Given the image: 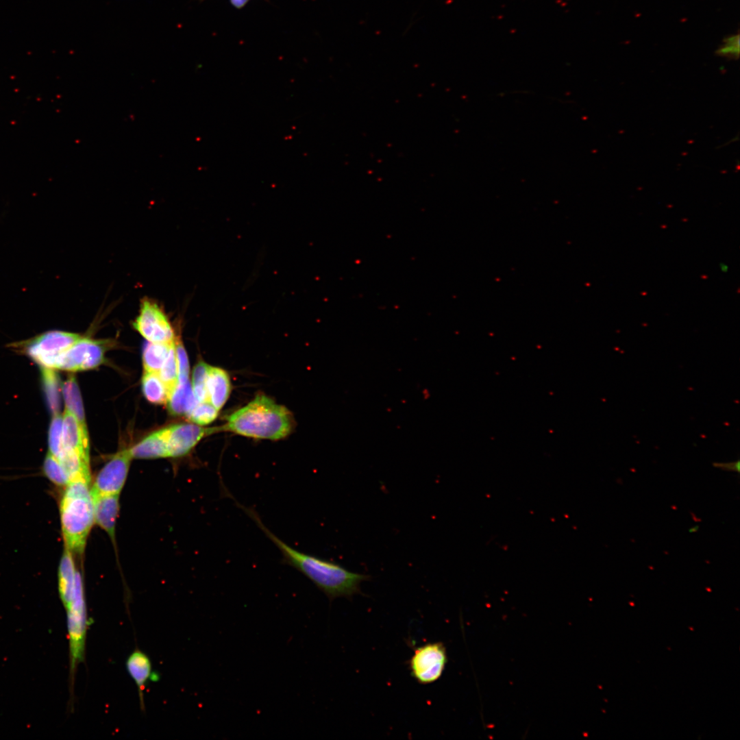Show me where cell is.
Listing matches in <instances>:
<instances>
[{
  "label": "cell",
  "instance_id": "1",
  "mask_svg": "<svg viewBox=\"0 0 740 740\" xmlns=\"http://www.w3.org/2000/svg\"><path fill=\"white\" fill-rule=\"evenodd\" d=\"M235 504L275 545L282 553L283 563L308 578L330 602L337 597L351 598L354 595L362 594L361 583L370 580V576L351 571L339 564L295 550L273 534L254 508L237 501Z\"/></svg>",
  "mask_w": 740,
  "mask_h": 740
},
{
  "label": "cell",
  "instance_id": "2",
  "mask_svg": "<svg viewBox=\"0 0 740 740\" xmlns=\"http://www.w3.org/2000/svg\"><path fill=\"white\" fill-rule=\"evenodd\" d=\"M291 412L264 394H258L247 404L226 417L222 431L256 439L280 440L295 428Z\"/></svg>",
  "mask_w": 740,
  "mask_h": 740
},
{
  "label": "cell",
  "instance_id": "3",
  "mask_svg": "<svg viewBox=\"0 0 740 740\" xmlns=\"http://www.w3.org/2000/svg\"><path fill=\"white\" fill-rule=\"evenodd\" d=\"M90 476H79L66 486L60 502V522L66 549L83 553L94 520Z\"/></svg>",
  "mask_w": 740,
  "mask_h": 740
},
{
  "label": "cell",
  "instance_id": "4",
  "mask_svg": "<svg viewBox=\"0 0 740 740\" xmlns=\"http://www.w3.org/2000/svg\"><path fill=\"white\" fill-rule=\"evenodd\" d=\"M70 659V686L73 692L75 676L78 665L84 661L88 614L82 576L77 571L75 589L71 600L66 607Z\"/></svg>",
  "mask_w": 740,
  "mask_h": 740
},
{
  "label": "cell",
  "instance_id": "5",
  "mask_svg": "<svg viewBox=\"0 0 740 740\" xmlns=\"http://www.w3.org/2000/svg\"><path fill=\"white\" fill-rule=\"evenodd\" d=\"M447 661L444 644L430 642L415 648L408 665L411 676L419 684L426 685L441 678Z\"/></svg>",
  "mask_w": 740,
  "mask_h": 740
},
{
  "label": "cell",
  "instance_id": "6",
  "mask_svg": "<svg viewBox=\"0 0 740 740\" xmlns=\"http://www.w3.org/2000/svg\"><path fill=\"white\" fill-rule=\"evenodd\" d=\"M132 326L148 342L168 344L175 342V332L169 318L159 304L149 298L141 301L139 313Z\"/></svg>",
  "mask_w": 740,
  "mask_h": 740
},
{
  "label": "cell",
  "instance_id": "7",
  "mask_svg": "<svg viewBox=\"0 0 740 740\" xmlns=\"http://www.w3.org/2000/svg\"><path fill=\"white\" fill-rule=\"evenodd\" d=\"M110 341L81 337L60 354L56 368L77 371L92 369L103 363Z\"/></svg>",
  "mask_w": 740,
  "mask_h": 740
},
{
  "label": "cell",
  "instance_id": "8",
  "mask_svg": "<svg viewBox=\"0 0 740 740\" xmlns=\"http://www.w3.org/2000/svg\"><path fill=\"white\" fill-rule=\"evenodd\" d=\"M82 336L77 334L51 330L29 341L25 352L43 368H56L60 354L69 348Z\"/></svg>",
  "mask_w": 740,
  "mask_h": 740
},
{
  "label": "cell",
  "instance_id": "9",
  "mask_svg": "<svg viewBox=\"0 0 740 740\" xmlns=\"http://www.w3.org/2000/svg\"><path fill=\"white\" fill-rule=\"evenodd\" d=\"M132 459L129 449L116 454L97 473L90 488L91 493L120 495Z\"/></svg>",
  "mask_w": 740,
  "mask_h": 740
},
{
  "label": "cell",
  "instance_id": "10",
  "mask_svg": "<svg viewBox=\"0 0 740 740\" xmlns=\"http://www.w3.org/2000/svg\"><path fill=\"white\" fill-rule=\"evenodd\" d=\"M169 457L188 454L204 437L222 432L221 426L204 428L197 424L180 423L164 428Z\"/></svg>",
  "mask_w": 740,
  "mask_h": 740
},
{
  "label": "cell",
  "instance_id": "11",
  "mask_svg": "<svg viewBox=\"0 0 740 740\" xmlns=\"http://www.w3.org/2000/svg\"><path fill=\"white\" fill-rule=\"evenodd\" d=\"M95 523L102 528L112 541L119 510V494H92Z\"/></svg>",
  "mask_w": 740,
  "mask_h": 740
},
{
  "label": "cell",
  "instance_id": "12",
  "mask_svg": "<svg viewBox=\"0 0 740 740\" xmlns=\"http://www.w3.org/2000/svg\"><path fill=\"white\" fill-rule=\"evenodd\" d=\"M73 449L89 461L88 431L67 410L62 416V449ZM61 449V450H62Z\"/></svg>",
  "mask_w": 740,
  "mask_h": 740
},
{
  "label": "cell",
  "instance_id": "13",
  "mask_svg": "<svg viewBox=\"0 0 740 740\" xmlns=\"http://www.w3.org/2000/svg\"><path fill=\"white\" fill-rule=\"evenodd\" d=\"M126 669L130 676L135 682L142 710L145 708L144 690L150 680H154L151 662L149 656L143 651L136 649L127 657L125 663Z\"/></svg>",
  "mask_w": 740,
  "mask_h": 740
},
{
  "label": "cell",
  "instance_id": "14",
  "mask_svg": "<svg viewBox=\"0 0 740 740\" xmlns=\"http://www.w3.org/2000/svg\"><path fill=\"white\" fill-rule=\"evenodd\" d=\"M231 389L228 373L221 367L210 365L207 378L208 401L220 410L227 401Z\"/></svg>",
  "mask_w": 740,
  "mask_h": 740
},
{
  "label": "cell",
  "instance_id": "15",
  "mask_svg": "<svg viewBox=\"0 0 740 740\" xmlns=\"http://www.w3.org/2000/svg\"><path fill=\"white\" fill-rule=\"evenodd\" d=\"M129 450L132 458L169 457L164 428L150 434Z\"/></svg>",
  "mask_w": 740,
  "mask_h": 740
},
{
  "label": "cell",
  "instance_id": "16",
  "mask_svg": "<svg viewBox=\"0 0 740 740\" xmlns=\"http://www.w3.org/2000/svg\"><path fill=\"white\" fill-rule=\"evenodd\" d=\"M76 574L73 554L65 549L58 570V591L61 602L65 608L70 603L73 594Z\"/></svg>",
  "mask_w": 740,
  "mask_h": 740
},
{
  "label": "cell",
  "instance_id": "17",
  "mask_svg": "<svg viewBox=\"0 0 740 740\" xmlns=\"http://www.w3.org/2000/svg\"><path fill=\"white\" fill-rule=\"evenodd\" d=\"M169 412L173 415H188L199 403L196 399L189 380L178 383L167 400Z\"/></svg>",
  "mask_w": 740,
  "mask_h": 740
},
{
  "label": "cell",
  "instance_id": "18",
  "mask_svg": "<svg viewBox=\"0 0 740 740\" xmlns=\"http://www.w3.org/2000/svg\"><path fill=\"white\" fill-rule=\"evenodd\" d=\"M62 393L66 410L75 417L84 429L87 430L80 391L73 376H70L64 383Z\"/></svg>",
  "mask_w": 740,
  "mask_h": 740
},
{
  "label": "cell",
  "instance_id": "19",
  "mask_svg": "<svg viewBox=\"0 0 740 740\" xmlns=\"http://www.w3.org/2000/svg\"><path fill=\"white\" fill-rule=\"evenodd\" d=\"M173 343H153L148 342L143 352V364L145 371L158 373Z\"/></svg>",
  "mask_w": 740,
  "mask_h": 740
},
{
  "label": "cell",
  "instance_id": "20",
  "mask_svg": "<svg viewBox=\"0 0 740 740\" xmlns=\"http://www.w3.org/2000/svg\"><path fill=\"white\" fill-rule=\"evenodd\" d=\"M142 391L146 399L155 404H166L168 393L158 373L144 371Z\"/></svg>",
  "mask_w": 740,
  "mask_h": 740
},
{
  "label": "cell",
  "instance_id": "21",
  "mask_svg": "<svg viewBox=\"0 0 740 740\" xmlns=\"http://www.w3.org/2000/svg\"><path fill=\"white\" fill-rule=\"evenodd\" d=\"M42 381L47 404L54 415L58 414L60 406V387L55 372L49 368H43Z\"/></svg>",
  "mask_w": 740,
  "mask_h": 740
},
{
  "label": "cell",
  "instance_id": "22",
  "mask_svg": "<svg viewBox=\"0 0 740 740\" xmlns=\"http://www.w3.org/2000/svg\"><path fill=\"white\" fill-rule=\"evenodd\" d=\"M158 375L166 388L169 398L178 384V369L175 343L171 347Z\"/></svg>",
  "mask_w": 740,
  "mask_h": 740
},
{
  "label": "cell",
  "instance_id": "23",
  "mask_svg": "<svg viewBox=\"0 0 740 740\" xmlns=\"http://www.w3.org/2000/svg\"><path fill=\"white\" fill-rule=\"evenodd\" d=\"M210 365L199 361L194 367L192 374V389L198 402L208 401L207 378Z\"/></svg>",
  "mask_w": 740,
  "mask_h": 740
},
{
  "label": "cell",
  "instance_id": "24",
  "mask_svg": "<svg viewBox=\"0 0 740 740\" xmlns=\"http://www.w3.org/2000/svg\"><path fill=\"white\" fill-rule=\"evenodd\" d=\"M219 411L210 402L204 401L199 402L187 417L190 421L199 426H206L217 419Z\"/></svg>",
  "mask_w": 740,
  "mask_h": 740
},
{
  "label": "cell",
  "instance_id": "25",
  "mask_svg": "<svg viewBox=\"0 0 740 740\" xmlns=\"http://www.w3.org/2000/svg\"><path fill=\"white\" fill-rule=\"evenodd\" d=\"M43 468L46 476L55 484L65 486L69 482L58 460L49 453L45 459Z\"/></svg>",
  "mask_w": 740,
  "mask_h": 740
},
{
  "label": "cell",
  "instance_id": "26",
  "mask_svg": "<svg viewBox=\"0 0 740 740\" xmlns=\"http://www.w3.org/2000/svg\"><path fill=\"white\" fill-rule=\"evenodd\" d=\"M62 416L54 415L49 432V454L57 457L62 449Z\"/></svg>",
  "mask_w": 740,
  "mask_h": 740
},
{
  "label": "cell",
  "instance_id": "27",
  "mask_svg": "<svg viewBox=\"0 0 740 740\" xmlns=\"http://www.w3.org/2000/svg\"><path fill=\"white\" fill-rule=\"evenodd\" d=\"M739 51L740 36L737 32L725 37L716 49L715 54L729 60H737L739 58Z\"/></svg>",
  "mask_w": 740,
  "mask_h": 740
},
{
  "label": "cell",
  "instance_id": "28",
  "mask_svg": "<svg viewBox=\"0 0 740 740\" xmlns=\"http://www.w3.org/2000/svg\"><path fill=\"white\" fill-rule=\"evenodd\" d=\"M175 351L178 369V383L185 382L188 380L189 362L183 344L176 337L175 340Z\"/></svg>",
  "mask_w": 740,
  "mask_h": 740
},
{
  "label": "cell",
  "instance_id": "29",
  "mask_svg": "<svg viewBox=\"0 0 740 740\" xmlns=\"http://www.w3.org/2000/svg\"><path fill=\"white\" fill-rule=\"evenodd\" d=\"M713 467L719 468L724 471H735L739 473L740 463L739 460L737 461H732L728 463H714Z\"/></svg>",
  "mask_w": 740,
  "mask_h": 740
},
{
  "label": "cell",
  "instance_id": "30",
  "mask_svg": "<svg viewBox=\"0 0 740 740\" xmlns=\"http://www.w3.org/2000/svg\"><path fill=\"white\" fill-rule=\"evenodd\" d=\"M249 0H230L232 4L237 8L243 7Z\"/></svg>",
  "mask_w": 740,
  "mask_h": 740
},
{
  "label": "cell",
  "instance_id": "31",
  "mask_svg": "<svg viewBox=\"0 0 740 740\" xmlns=\"http://www.w3.org/2000/svg\"><path fill=\"white\" fill-rule=\"evenodd\" d=\"M698 529H699V526H695L691 528L689 530V532H691V533L695 532H697L698 530Z\"/></svg>",
  "mask_w": 740,
  "mask_h": 740
},
{
  "label": "cell",
  "instance_id": "32",
  "mask_svg": "<svg viewBox=\"0 0 740 740\" xmlns=\"http://www.w3.org/2000/svg\"><path fill=\"white\" fill-rule=\"evenodd\" d=\"M720 266H721V269L722 270V271H724V272L727 271L728 267L725 264L722 263V264H720Z\"/></svg>",
  "mask_w": 740,
  "mask_h": 740
}]
</instances>
